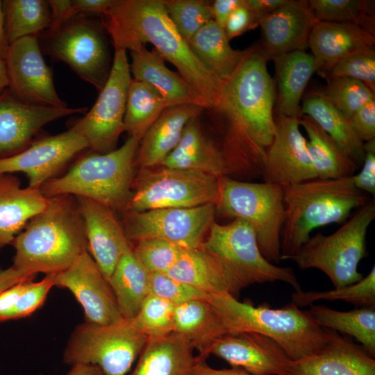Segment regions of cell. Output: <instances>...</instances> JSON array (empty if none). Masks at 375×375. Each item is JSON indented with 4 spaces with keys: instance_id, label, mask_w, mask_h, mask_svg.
I'll return each mask as SVG.
<instances>
[{
    "instance_id": "cell-1",
    "label": "cell",
    "mask_w": 375,
    "mask_h": 375,
    "mask_svg": "<svg viewBox=\"0 0 375 375\" xmlns=\"http://www.w3.org/2000/svg\"><path fill=\"white\" fill-rule=\"evenodd\" d=\"M267 60L260 48L253 47L224 83L219 108L230 123L222 149L231 166L249 178L261 176L275 133L274 84Z\"/></svg>"
},
{
    "instance_id": "cell-2",
    "label": "cell",
    "mask_w": 375,
    "mask_h": 375,
    "mask_svg": "<svg viewBox=\"0 0 375 375\" xmlns=\"http://www.w3.org/2000/svg\"><path fill=\"white\" fill-rule=\"evenodd\" d=\"M115 50L132 49L149 42L162 58L203 98L219 110L224 82L197 57L171 21L163 0H115L102 15Z\"/></svg>"
},
{
    "instance_id": "cell-3",
    "label": "cell",
    "mask_w": 375,
    "mask_h": 375,
    "mask_svg": "<svg viewBox=\"0 0 375 375\" xmlns=\"http://www.w3.org/2000/svg\"><path fill=\"white\" fill-rule=\"evenodd\" d=\"M49 199L46 208L11 243L15 249L12 266L28 276L60 273L88 251L76 198L63 194Z\"/></svg>"
},
{
    "instance_id": "cell-4",
    "label": "cell",
    "mask_w": 375,
    "mask_h": 375,
    "mask_svg": "<svg viewBox=\"0 0 375 375\" xmlns=\"http://www.w3.org/2000/svg\"><path fill=\"white\" fill-rule=\"evenodd\" d=\"M224 334L256 333L276 341L291 360L314 354L328 342L330 330L320 327L308 310L292 302L281 308L258 306L227 294L208 295Z\"/></svg>"
},
{
    "instance_id": "cell-5",
    "label": "cell",
    "mask_w": 375,
    "mask_h": 375,
    "mask_svg": "<svg viewBox=\"0 0 375 375\" xmlns=\"http://www.w3.org/2000/svg\"><path fill=\"white\" fill-rule=\"evenodd\" d=\"M283 191L281 260L296 255L314 229L347 221L354 209L369 201L365 193L354 186L352 176L285 185Z\"/></svg>"
},
{
    "instance_id": "cell-6",
    "label": "cell",
    "mask_w": 375,
    "mask_h": 375,
    "mask_svg": "<svg viewBox=\"0 0 375 375\" xmlns=\"http://www.w3.org/2000/svg\"><path fill=\"white\" fill-rule=\"evenodd\" d=\"M140 140L129 136L119 148L106 153L91 151L77 160L63 175L40 190L47 198L68 194L97 201L115 212H124L132 194L135 157Z\"/></svg>"
},
{
    "instance_id": "cell-7",
    "label": "cell",
    "mask_w": 375,
    "mask_h": 375,
    "mask_svg": "<svg viewBox=\"0 0 375 375\" xmlns=\"http://www.w3.org/2000/svg\"><path fill=\"white\" fill-rule=\"evenodd\" d=\"M374 218L373 199L360 208L333 234L325 235L317 233L310 237L290 259L301 269L321 270L335 288L357 283L363 278L358 266L367 256V232Z\"/></svg>"
},
{
    "instance_id": "cell-8",
    "label": "cell",
    "mask_w": 375,
    "mask_h": 375,
    "mask_svg": "<svg viewBox=\"0 0 375 375\" xmlns=\"http://www.w3.org/2000/svg\"><path fill=\"white\" fill-rule=\"evenodd\" d=\"M216 212L247 222L254 229L259 249L269 262L281 260V233L284 221L283 186L219 178Z\"/></svg>"
},
{
    "instance_id": "cell-9",
    "label": "cell",
    "mask_w": 375,
    "mask_h": 375,
    "mask_svg": "<svg viewBox=\"0 0 375 375\" xmlns=\"http://www.w3.org/2000/svg\"><path fill=\"white\" fill-rule=\"evenodd\" d=\"M219 178L200 171L163 165L138 169L125 211L216 206Z\"/></svg>"
},
{
    "instance_id": "cell-10",
    "label": "cell",
    "mask_w": 375,
    "mask_h": 375,
    "mask_svg": "<svg viewBox=\"0 0 375 375\" xmlns=\"http://www.w3.org/2000/svg\"><path fill=\"white\" fill-rule=\"evenodd\" d=\"M147 340L131 319L105 325L85 321L71 333L62 360L71 365H95L105 375H126Z\"/></svg>"
},
{
    "instance_id": "cell-11",
    "label": "cell",
    "mask_w": 375,
    "mask_h": 375,
    "mask_svg": "<svg viewBox=\"0 0 375 375\" xmlns=\"http://www.w3.org/2000/svg\"><path fill=\"white\" fill-rule=\"evenodd\" d=\"M102 24L88 15H77L43 34V47L53 60L62 61L99 92L110 69V59Z\"/></svg>"
},
{
    "instance_id": "cell-12",
    "label": "cell",
    "mask_w": 375,
    "mask_h": 375,
    "mask_svg": "<svg viewBox=\"0 0 375 375\" xmlns=\"http://www.w3.org/2000/svg\"><path fill=\"white\" fill-rule=\"evenodd\" d=\"M200 248L219 257L247 286L282 281L302 291L291 267L276 266L264 257L253 228L243 219L225 225L214 222Z\"/></svg>"
},
{
    "instance_id": "cell-13",
    "label": "cell",
    "mask_w": 375,
    "mask_h": 375,
    "mask_svg": "<svg viewBox=\"0 0 375 375\" xmlns=\"http://www.w3.org/2000/svg\"><path fill=\"white\" fill-rule=\"evenodd\" d=\"M131 79L126 51L115 50L108 78L95 103L73 125L91 151L106 153L117 149L119 138L124 131V117Z\"/></svg>"
},
{
    "instance_id": "cell-14",
    "label": "cell",
    "mask_w": 375,
    "mask_h": 375,
    "mask_svg": "<svg viewBox=\"0 0 375 375\" xmlns=\"http://www.w3.org/2000/svg\"><path fill=\"white\" fill-rule=\"evenodd\" d=\"M216 206L124 211L121 223L128 240L162 239L183 248L200 247L215 220Z\"/></svg>"
},
{
    "instance_id": "cell-15",
    "label": "cell",
    "mask_w": 375,
    "mask_h": 375,
    "mask_svg": "<svg viewBox=\"0 0 375 375\" xmlns=\"http://www.w3.org/2000/svg\"><path fill=\"white\" fill-rule=\"evenodd\" d=\"M4 62L8 90L17 99L33 105L67 107L57 94L51 71L42 58L35 36L10 43Z\"/></svg>"
},
{
    "instance_id": "cell-16",
    "label": "cell",
    "mask_w": 375,
    "mask_h": 375,
    "mask_svg": "<svg viewBox=\"0 0 375 375\" xmlns=\"http://www.w3.org/2000/svg\"><path fill=\"white\" fill-rule=\"evenodd\" d=\"M88 144L72 126L67 131L33 140L22 151L0 158V175L22 172L28 179V186L40 188L58 176L65 166Z\"/></svg>"
},
{
    "instance_id": "cell-17",
    "label": "cell",
    "mask_w": 375,
    "mask_h": 375,
    "mask_svg": "<svg viewBox=\"0 0 375 375\" xmlns=\"http://www.w3.org/2000/svg\"><path fill=\"white\" fill-rule=\"evenodd\" d=\"M274 122V136L263 163V182L283 186L317 178L299 118L276 115Z\"/></svg>"
},
{
    "instance_id": "cell-18",
    "label": "cell",
    "mask_w": 375,
    "mask_h": 375,
    "mask_svg": "<svg viewBox=\"0 0 375 375\" xmlns=\"http://www.w3.org/2000/svg\"><path fill=\"white\" fill-rule=\"evenodd\" d=\"M54 286L74 294L83 308L87 322L105 325L124 318L108 281L89 251L66 270L54 274Z\"/></svg>"
},
{
    "instance_id": "cell-19",
    "label": "cell",
    "mask_w": 375,
    "mask_h": 375,
    "mask_svg": "<svg viewBox=\"0 0 375 375\" xmlns=\"http://www.w3.org/2000/svg\"><path fill=\"white\" fill-rule=\"evenodd\" d=\"M87 111L86 107L58 108L27 103L6 89L0 94V158L26 149L48 123Z\"/></svg>"
},
{
    "instance_id": "cell-20",
    "label": "cell",
    "mask_w": 375,
    "mask_h": 375,
    "mask_svg": "<svg viewBox=\"0 0 375 375\" xmlns=\"http://www.w3.org/2000/svg\"><path fill=\"white\" fill-rule=\"evenodd\" d=\"M210 354L254 375H283L291 360L276 341L256 333L224 335L213 342Z\"/></svg>"
},
{
    "instance_id": "cell-21",
    "label": "cell",
    "mask_w": 375,
    "mask_h": 375,
    "mask_svg": "<svg viewBox=\"0 0 375 375\" xmlns=\"http://www.w3.org/2000/svg\"><path fill=\"white\" fill-rule=\"evenodd\" d=\"M76 198L83 219L88 251L108 280L121 257L132 249L131 241L115 211L94 200Z\"/></svg>"
},
{
    "instance_id": "cell-22",
    "label": "cell",
    "mask_w": 375,
    "mask_h": 375,
    "mask_svg": "<svg viewBox=\"0 0 375 375\" xmlns=\"http://www.w3.org/2000/svg\"><path fill=\"white\" fill-rule=\"evenodd\" d=\"M317 22L306 1L288 0L260 20L262 46L259 48L267 60L294 51H305Z\"/></svg>"
},
{
    "instance_id": "cell-23",
    "label": "cell",
    "mask_w": 375,
    "mask_h": 375,
    "mask_svg": "<svg viewBox=\"0 0 375 375\" xmlns=\"http://www.w3.org/2000/svg\"><path fill=\"white\" fill-rule=\"evenodd\" d=\"M283 375H375V360L361 345L330 330L321 350L290 360Z\"/></svg>"
},
{
    "instance_id": "cell-24",
    "label": "cell",
    "mask_w": 375,
    "mask_h": 375,
    "mask_svg": "<svg viewBox=\"0 0 375 375\" xmlns=\"http://www.w3.org/2000/svg\"><path fill=\"white\" fill-rule=\"evenodd\" d=\"M375 35L353 24L318 21L308 39L315 72L326 77L340 60L352 54L374 49Z\"/></svg>"
},
{
    "instance_id": "cell-25",
    "label": "cell",
    "mask_w": 375,
    "mask_h": 375,
    "mask_svg": "<svg viewBox=\"0 0 375 375\" xmlns=\"http://www.w3.org/2000/svg\"><path fill=\"white\" fill-rule=\"evenodd\" d=\"M208 294H227L237 298L246 284L219 257L200 247L185 249L166 273Z\"/></svg>"
},
{
    "instance_id": "cell-26",
    "label": "cell",
    "mask_w": 375,
    "mask_h": 375,
    "mask_svg": "<svg viewBox=\"0 0 375 375\" xmlns=\"http://www.w3.org/2000/svg\"><path fill=\"white\" fill-rule=\"evenodd\" d=\"M131 74L133 79L153 88L162 97L167 108L183 104H194L210 109L203 98L180 74L169 69L162 57L144 45L130 50Z\"/></svg>"
},
{
    "instance_id": "cell-27",
    "label": "cell",
    "mask_w": 375,
    "mask_h": 375,
    "mask_svg": "<svg viewBox=\"0 0 375 375\" xmlns=\"http://www.w3.org/2000/svg\"><path fill=\"white\" fill-rule=\"evenodd\" d=\"M205 108L183 104L165 108L141 139L135 157V167L160 165L178 143L187 123Z\"/></svg>"
},
{
    "instance_id": "cell-28",
    "label": "cell",
    "mask_w": 375,
    "mask_h": 375,
    "mask_svg": "<svg viewBox=\"0 0 375 375\" xmlns=\"http://www.w3.org/2000/svg\"><path fill=\"white\" fill-rule=\"evenodd\" d=\"M40 188H22L11 174L0 175V251L11 244L28 221L47 206Z\"/></svg>"
},
{
    "instance_id": "cell-29",
    "label": "cell",
    "mask_w": 375,
    "mask_h": 375,
    "mask_svg": "<svg viewBox=\"0 0 375 375\" xmlns=\"http://www.w3.org/2000/svg\"><path fill=\"white\" fill-rule=\"evenodd\" d=\"M160 165L200 171L217 177L226 176L222 151L204 135L198 117L189 120L178 143Z\"/></svg>"
},
{
    "instance_id": "cell-30",
    "label": "cell",
    "mask_w": 375,
    "mask_h": 375,
    "mask_svg": "<svg viewBox=\"0 0 375 375\" xmlns=\"http://www.w3.org/2000/svg\"><path fill=\"white\" fill-rule=\"evenodd\" d=\"M193 349L176 333L149 338L131 375H190L197 360Z\"/></svg>"
},
{
    "instance_id": "cell-31",
    "label": "cell",
    "mask_w": 375,
    "mask_h": 375,
    "mask_svg": "<svg viewBox=\"0 0 375 375\" xmlns=\"http://www.w3.org/2000/svg\"><path fill=\"white\" fill-rule=\"evenodd\" d=\"M278 86L277 114L300 118V101L307 84L315 72L313 56L294 51L273 58Z\"/></svg>"
},
{
    "instance_id": "cell-32",
    "label": "cell",
    "mask_w": 375,
    "mask_h": 375,
    "mask_svg": "<svg viewBox=\"0 0 375 375\" xmlns=\"http://www.w3.org/2000/svg\"><path fill=\"white\" fill-rule=\"evenodd\" d=\"M188 44L201 62L224 83L233 76L253 47L233 49L224 28L214 20L198 31Z\"/></svg>"
},
{
    "instance_id": "cell-33",
    "label": "cell",
    "mask_w": 375,
    "mask_h": 375,
    "mask_svg": "<svg viewBox=\"0 0 375 375\" xmlns=\"http://www.w3.org/2000/svg\"><path fill=\"white\" fill-rule=\"evenodd\" d=\"M174 333L184 338L206 359L213 342L225 335L221 323L206 299L190 301L175 306Z\"/></svg>"
},
{
    "instance_id": "cell-34",
    "label": "cell",
    "mask_w": 375,
    "mask_h": 375,
    "mask_svg": "<svg viewBox=\"0 0 375 375\" xmlns=\"http://www.w3.org/2000/svg\"><path fill=\"white\" fill-rule=\"evenodd\" d=\"M301 107V115L313 119L358 166L362 163L365 142L357 136L349 119L322 92L309 93Z\"/></svg>"
},
{
    "instance_id": "cell-35",
    "label": "cell",
    "mask_w": 375,
    "mask_h": 375,
    "mask_svg": "<svg viewBox=\"0 0 375 375\" xmlns=\"http://www.w3.org/2000/svg\"><path fill=\"white\" fill-rule=\"evenodd\" d=\"M299 124L307 133V149L318 178L333 179L354 175L358 166L313 119L301 115Z\"/></svg>"
},
{
    "instance_id": "cell-36",
    "label": "cell",
    "mask_w": 375,
    "mask_h": 375,
    "mask_svg": "<svg viewBox=\"0 0 375 375\" xmlns=\"http://www.w3.org/2000/svg\"><path fill=\"white\" fill-rule=\"evenodd\" d=\"M108 281L122 317L133 318L150 292L149 272L136 258L133 247L121 257Z\"/></svg>"
},
{
    "instance_id": "cell-37",
    "label": "cell",
    "mask_w": 375,
    "mask_h": 375,
    "mask_svg": "<svg viewBox=\"0 0 375 375\" xmlns=\"http://www.w3.org/2000/svg\"><path fill=\"white\" fill-rule=\"evenodd\" d=\"M374 307L340 311L323 305L312 304L308 311L320 327L353 337L370 356L374 357Z\"/></svg>"
},
{
    "instance_id": "cell-38",
    "label": "cell",
    "mask_w": 375,
    "mask_h": 375,
    "mask_svg": "<svg viewBox=\"0 0 375 375\" xmlns=\"http://www.w3.org/2000/svg\"><path fill=\"white\" fill-rule=\"evenodd\" d=\"M165 108L164 99L153 88L131 79L124 117V131L141 140Z\"/></svg>"
},
{
    "instance_id": "cell-39",
    "label": "cell",
    "mask_w": 375,
    "mask_h": 375,
    "mask_svg": "<svg viewBox=\"0 0 375 375\" xmlns=\"http://www.w3.org/2000/svg\"><path fill=\"white\" fill-rule=\"evenodd\" d=\"M5 28L9 43L47 30L51 15L47 1L5 0L2 1Z\"/></svg>"
},
{
    "instance_id": "cell-40",
    "label": "cell",
    "mask_w": 375,
    "mask_h": 375,
    "mask_svg": "<svg viewBox=\"0 0 375 375\" xmlns=\"http://www.w3.org/2000/svg\"><path fill=\"white\" fill-rule=\"evenodd\" d=\"M307 4L317 21L358 25L375 35L372 4L366 0H308Z\"/></svg>"
},
{
    "instance_id": "cell-41",
    "label": "cell",
    "mask_w": 375,
    "mask_h": 375,
    "mask_svg": "<svg viewBox=\"0 0 375 375\" xmlns=\"http://www.w3.org/2000/svg\"><path fill=\"white\" fill-rule=\"evenodd\" d=\"M320 300H342L359 308L375 306V267L357 283L327 291L294 292L291 302L298 307Z\"/></svg>"
},
{
    "instance_id": "cell-42",
    "label": "cell",
    "mask_w": 375,
    "mask_h": 375,
    "mask_svg": "<svg viewBox=\"0 0 375 375\" xmlns=\"http://www.w3.org/2000/svg\"><path fill=\"white\" fill-rule=\"evenodd\" d=\"M174 308L172 303L149 294L131 319L148 339L165 336L174 333Z\"/></svg>"
},
{
    "instance_id": "cell-43",
    "label": "cell",
    "mask_w": 375,
    "mask_h": 375,
    "mask_svg": "<svg viewBox=\"0 0 375 375\" xmlns=\"http://www.w3.org/2000/svg\"><path fill=\"white\" fill-rule=\"evenodd\" d=\"M167 12L188 42L204 25L213 20L211 4L203 0H163Z\"/></svg>"
},
{
    "instance_id": "cell-44",
    "label": "cell",
    "mask_w": 375,
    "mask_h": 375,
    "mask_svg": "<svg viewBox=\"0 0 375 375\" xmlns=\"http://www.w3.org/2000/svg\"><path fill=\"white\" fill-rule=\"evenodd\" d=\"M323 94L347 119L370 100L374 94L366 85L356 79L328 78Z\"/></svg>"
},
{
    "instance_id": "cell-45",
    "label": "cell",
    "mask_w": 375,
    "mask_h": 375,
    "mask_svg": "<svg viewBox=\"0 0 375 375\" xmlns=\"http://www.w3.org/2000/svg\"><path fill=\"white\" fill-rule=\"evenodd\" d=\"M133 247V252L149 272L167 273L178 261L183 248L173 242L156 238H147L137 240Z\"/></svg>"
},
{
    "instance_id": "cell-46",
    "label": "cell",
    "mask_w": 375,
    "mask_h": 375,
    "mask_svg": "<svg viewBox=\"0 0 375 375\" xmlns=\"http://www.w3.org/2000/svg\"><path fill=\"white\" fill-rule=\"evenodd\" d=\"M150 294L165 299L174 306L197 299H206L205 292L176 279L165 273H149Z\"/></svg>"
},
{
    "instance_id": "cell-47",
    "label": "cell",
    "mask_w": 375,
    "mask_h": 375,
    "mask_svg": "<svg viewBox=\"0 0 375 375\" xmlns=\"http://www.w3.org/2000/svg\"><path fill=\"white\" fill-rule=\"evenodd\" d=\"M347 77L361 81L375 93V51H360L338 62L325 77Z\"/></svg>"
},
{
    "instance_id": "cell-48",
    "label": "cell",
    "mask_w": 375,
    "mask_h": 375,
    "mask_svg": "<svg viewBox=\"0 0 375 375\" xmlns=\"http://www.w3.org/2000/svg\"><path fill=\"white\" fill-rule=\"evenodd\" d=\"M54 286V274H46L38 282L28 281L26 288L14 308L6 317L5 321L23 318L31 315L38 309L52 287Z\"/></svg>"
},
{
    "instance_id": "cell-49",
    "label": "cell",
    "mask_w": 375,
    "mask_h": 375,
    "mask_svg": "<svg viewBox=\"0 0 375 375\" xmlns=\"http://www.w3.org/2000/svg\"><path fill=\"white\" fill-rule=\"evenodd\" d=\"M365 157L359 173L352 176L354 186L364 193L375 194V139L364 144Z\"/></svg>"
},
{
    "instance_id": "cell-50",
    "label": "cell",
    "mask_w": 375,
    "mask_h": 375,
    "mask_svg": "<svg viewBox=\"0 0 375 375\" xmlns=\"http://www.w3.org/2000/svg\"><path fill=\"white\" fill-rule=\"evenodd\" d=\"M259 26V20L245 0L229 16L224 26L228 40Z\"/></svg>"
},
{
    "instance_id": "cell-51",
    "label": "cell",
    "mask_w": 375,
    "mask_h": 375,
    "mask_svg": "<svg viewBox=\"0 0 375 375\" xmlns=\"http://www.w3.org/2000/svg\"><path fill=\"white\" fill-rule=\"evenodd\" d=\"M349 120L353 130L363 142L375 139V99L360 108Z\"/></svg>"
},
{
    "instance_id": "cell-52",
    "label": "cell",
    "mask_w": 375,
    "mask_h": 375,
    "mask_svg": "<svg viewBox=\"0 0 375 375\" xmlns=\"http://www.w3.org/2000/svg\"><path fill=\"white\" fill-rule=\"evenodd\" d=\"M31 280L20 281L0 292V322H5L6 317L15 306L28 281Z\"/></svg>"
},
{
    "instance_id": "cell-53",
    "label": "cell",
    "mask_w": 375,
    "mask_h": 375,
    "mask_svg": "<svg viewBox=\"0 0 375 375\" xmlns=\"http://www.w3.org/2000/svg\"><path fill=\"white\" fill-rule=\"evenodd\" d=\"M115 0H72L73 16L77 15H104L114 4Z\"/></svg>"
},
{
    "instance_id": "cell-54",
    "label": "cell",
    "mask_w": 375,
    "mask_h": 375,
    "mask_svg": "<svg viewBox=\"0 0 375 375\" xmlns=\"http://www.w3.org/2000/svg\"><path fill=\"white\" fill-rule=\"evenodd\" d=\"M243 0H216L212 4L213 20L222 28L231 13L242 4Z\"/></svg>"
},
{
    "instance_id": "cell-55",
    "label": "cell",
    "mask_w": 375,
    "mask_h": 375,
    "mask_svg": "<svg viewBox=\"0 0 375 375\" xmlns=\"http://www.w3.org/2000/svg\"><path fill=\"white\" fill-rule=\"evenodd\" d=\"M51 15V24L49 28L54 27L73 17L72 0L47 1Z\"/></svg>"
},
{
    "instance_id": "cell-56",
    "label": "cell",
    "mask_w": 375,
    "mask_h": 375,
    "mask_svg": "<svg viewBox=\"0 0 375 375\" xmlns=\"http://www.w3.org/2000/svg\"><path fill=\"white\" fill-rule=\"evenodd\" d=\"M190 375H254L242 369L231 367V369H217L210 367L204 359L197 357Z\"/></svg>"
},
{
    "instance_id": "cell-57",
    "label": "cell",
    "mask_w": 375,
    "mask_h": 375,
    "mask_svg": "<svg viewBox=\"0 0 375 375\" xmlns=\"http://www.w3.org/2000/svg\"><path fill=\"white\" fill-rule=\"evenodd\" d=\"M247 4L260 20L284 5L288 0H245Z\"/></svg>"
},
{
    "instance_id": "cell-58",
    "label": "cell",
    "mask_w": 375,
    "mask_h": 375,
    "mask_svg": "<svg viewBox=\"0 0 375 375\" xmlns=\"http://www.w3.org/2000/svg\"><path fill=\"white\" fill-rule=\"evenodd\" d=\"M33 278L24 275L12 266L6 269H0V292L20 281Z\"/></svg>"
},
{
    "instance_id": "cell-59",
    "label": "cell",
    "mask_w": 375,
    "mask_h": 375,
    "mask_svg": "<svg viewBox=\"0 0 375 375\" xmlns=\"http://www.w3.org/2000/svg\"><path fill=\"white\" fill-rule=\"evenodd\" d=\"M66 375H105L98 367L90 364H75Z\"/></svg>"
},
{
    "instance_id": "cell-60",
    "label": "cell",
    "mask_w": 375,
    "mask_h": 375,
    "mask_svg": "<svg viewBox=\"0 0 375 375\" xmlns=\"http://www.w3.org/2000/svg\"><path fill=\"white\" fill-rule=\"evenodd\" d=\"M9 46L10 43L5 28L2 1H0V60H5Z\"/></svg>"
},
{
    "instance_id": "cell-61",
    "label": "cell",
    "mask_w": 375,
    "mask_h": 375,
    "mask_svg": "<svg viewBox=\"0 0 375 375\" xmlns=\"http://www.w3.org/2000/svg\"><path fill=\"white\" fill-rule=\"evenodd\" d=\"M8 86L4 60H0V94Z\"/></svg>"
}]
</instances>
